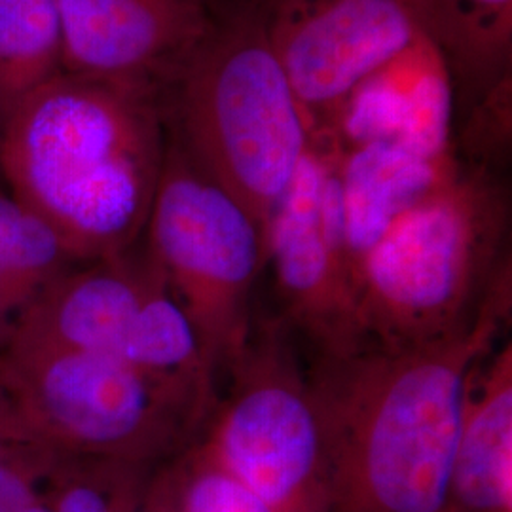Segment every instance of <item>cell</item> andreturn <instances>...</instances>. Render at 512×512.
Instances as JSON below:
<instances>
[{
    "instance_id": "6da1fadb",
    "label": "cell",
    "mask_w": 512,
    "mask_h": 512,
    "mask_svg": "<svg viewBox=\"0 0 512 512\" xmlns=\"http://www.w3.org/2000/svg\"><path fill=\"white\" fill-rule=\"evenodd\" d=\"M511 313V270L475 319L420 348L319 357L329 440L327 512H446L465 387Z\"/></svg>"
},
{
    "instance_id": "7a4b0ae2",
    "label": "cell",
    "mask_w": 512,
    "mask_h": 512,
    "mask_svg": "<svg viewBox=\"0 0 512 512\" xmlns=\"http://www.w3.org/2000/svg\"><path fill=\"white\" fill-rule=\"evenodd\" d=\"M165 131L162 95L59 73L0 124V164L65 249L109 256L147 226Z\"/></svg>"
},
{
    "instance_id": "3957f363",
    "label": "cell",
    "mask_w": 512,
    "mask_h": 512,
    "mask_svg": "<svg viewBox=\"0 0 512 512\" xmlns=\"http://www.w3.org/2000/svg\"><path fill=\"white\" fill-rule=\"evenodd\" d=\"M507 198L486 171H459L363 256L353 277L359 348H420L463 329L511 270Z\"/></svg>"
},
{
    "instance_id": "277c9868",
    "label": "cell",
    "mask_w": 512,
    "mask_h": 512,
    "mask_svg": "<svg viewBox=\"0 0 512 512\" xmlns=\"http://www.w3.org/2000/svg\"><path fill=\"white\" fill-rule=\"evenodd\" d=\"M190 156L266 228L313 143L258 2L232 6L162 95Z\"/></svg>"
},
{
    "instance_id": "5b68a950",
    "label": "cell",
    "mask_w": 512,
    "mask_h": 512,
    "mask_svg": "<svg viewBox=\"0 0 512 512\" xmlns=\"http://www.w3.org/2000/svg\"><path fill=\"white\" fill-rule=\"evenodd\" d=\"M203 425L205 454L277 512H327L329 440L289 329L255 321Z\"/></svg>"
},
{
    "instance_id": "8992f818",
    "label": "cell",
    "mask_w": 512,
    "mask_h": 512,
    "mask_svg": "<svg viewBox=\"0 0 512 512\" xmlns=\"http://www.w3.org/2000/svg\"><path fill=\"white\" fill-rule=\"evenodd\" d=\"M171 135L148 213L150 247L219 378L241 355L255 325L253 294L264 270V234Z\"/></svg>"
},
{
    "instance_id": "52a82bcc",
    "label": "cell",
    "mask_w": 512,
    "mask_h": 512,
    "mask_svg": "<svg viewBox=\"0 0 512 512\" xmlns=\"http://www.w3.org/2000/svg\"><path fill=\"white\" fill-rule=\"evenodd\" d=\"M274 272L289 332L302 334L319 357L359 348L353 315L340 152L313 141L264 228V266Z\"/></svg>"
},
{
    "instance_id": "ba28073f",
    "label": "cell",
    "mask_w": 512,
    "mask_h": 512,
    "mask_svg": "<svg viewBox=\"0 0 512 512\" xmlns=\"http://www.w3.org/2000/svg\"><path fill=\"white\" fill-rule=\"evenodd\" d=\"M258 12L313 139L359 84L427 37V0H258Z\"/></svg>"
},
{
    "instance_id": "9c48e42d",
    "label": "cell",
    "mask_w": 512,
    "mask_h": 512,
    "mask_svg": "<svg viewBox=\"0 0 512 512\" xmlns=\"http://www.w3.org/2000/svg\"><path fill=\"white\" fill-rule=\"evenodd\" d=\"M42 406L69 439L95 450L167 444L203 429L217 397L112 355L63 348L42 370Z\"/></svg>"
},
{
    "instance_id": "30bf717a",
    "label": "cell",
    "mask_w": 512,
    "mask_h": 512,
    "mask_svg": "<svg viewBox=\"0 0 512 512\" xmlns=\"http://www.w3.org/2000/svg\"><path fill=\"white\" fill-rule=\"evenodd\" d=\"M230 8L217 0H59L63 73L164 95Z\"/></svg>"
},
{
    "instance_id": "8fae6325",
    "label": "cell",
    "mask_w": 512,
    "mask_h": 512,
    "mask_svg": "<svg viewBox=\"0 0 512 512\" xmlns=\"http://www.w3.org/2000/svg\"><path fill=\"white\" fill-rule=\"evenodd\" d=\"M450 131V65L431 38L421 37L359 84L315 141L338 152L368 143H401L431 158H448L454 156Z\"/></svg>"
},
{
    "instance_id": "7c38bea8",
    "label": "cell",
    "mask_w": 512,
    "mask_h": 512,
    "mask_svg": "<svg viewBox=\"0 0 512 512\" xmlns=\"http://www.w3.org/2000/svg\"><path fill=\"white\" fill-rule=\"evenodd\" d=\"M494 351L467 380L446 511L511 512V342Z\"/></svg>"
},
{
    "instance_id": "4fadbf2b",
    "label": "cell",
    "mask_w": 512,
    "mask_h": 512,
    "mask_svg": "<svg viewBox=\"0 0 512 512\" xmlns=\"http://www.w3.org/2000/svg\"><path fill=\"white\" fill-rule=\"evenodd\" d=\"M459 171L454 156L431 158L401 143H368L340 152L351 287L359 262L385 232Z\"/></svg>"
},
{
    "instance_id": "5bb4252c",
    "label": "cell",
    "mask_w": 512,
    "mask_h": 512,
    "mask_svg": "<svg viewBox=\"0 0 512 512\" xmlns=\"http://www.w3.org/2000/svg\"><path fill=\"white\" fill-rule=\"evenodd\" d=\"M162 283L160 272L141 277L124 268H105L78 279L63 296L55 317L63 348L120 359L148 296Z\"/></svg>"
},
{
    "instance_id": "9a60e30c",
    "label": "cell",
    "mask_w": 512,
    "mask_h": 512,
    "mask_svg": "<svg viewBox=\"0 0 512 512\" xmlns=\"http://www.w3.org/2000/svg\"><path fill=\"white\" fill-rule=\"evenodd\" d=\"M63 73L59 0H0V124Z\"/></svg>"
},
{
    "instance_id": "2e32d148",
    "label": "cell",
    "mask_w": 512,
    "mask_h": 512,
    "mask_svg": "<svg viewBox=\"0 0 512 512\" xmlns=\"http://www.w3.org/2000/svg\"><path fill=\"white\" fill-rule=\"evenodd\" d=\"M427 37L448 65L488 78L511 59L512 0H427Z\"/></svg>"
},
{
    "instance_id": "e0dca14e",
    "label": "cell",
    "mask_w": 512,
    "mask_h": 512,
    "mask_svg": "<svg viewBox=\"0 0 512 512\" xmlns=\"http://www.w3.org/2000/svg\"><path fill=\"white\" fill-rule=\"evenodd\" d=\"M63 251V241L46 220L18 198L0 196V275L40 272Z\"/></svg>"
},
{
    "instance_id": "ac0fdd59",
    "label": "cell",
    "mask_w": 512,
    "mask_h": 512,
    "mask_svg": "<svg viewBox=\"0 0 512 512\" xmlns=\"http://www.w3.org/2000/svg\"><path fill=\"white\" fill-rule=\"evenodd\" d=\"M181 512H277L255 492L205 454L198 444L190 454L181 490Z\"/></svg>"
},
{
    "instance_id": "d6986e66",
    "label": "cell",
    "mask_w": 512,
    "mask_h": 512,
    "mask_svg": "<svg viewBox=\"0 0 512 512\" xmlns=\"http://www.w3.org/2000/svg\"><path fill=\"white\" fill-rule=\"evenodd\" d=\"M33 505V495L16 473L0 467V512H23Z\"/></svg>"
},
{
    "instance_id": "ffe728a7",
    "label": "cell",
    "mask_w": 512,
    "mask_h": 512,
    "mask_svg": "<svg viewBox=\"0 0 512 512\" xmlns=\"http://www.w3.org/2000/svg\"><path fill=\"white\" fill-rule=\"evenodd\" d=\"M57 512H112L109 499L92 486H76L59 503Z\"/></svg>"
},
{
    "instance_id": "44dd1931",
    "label": "cell",
    "mask_w": 512,
    "mask_h": 512,
    "mask_svg": "<svg viewBox=\"0 0 512 512\" xmlns=\"http://www.w3.org/2000/svg\"><path fill=\"white\" fill-rule=\"evenodd\" d=\"M224 6H238V4H245V2H256V0H217Z\"/></svg>"
},
{
    "instance_id": "7402d4cb",
    "label": "cell",
    "mask_w": 512,
    "mask_h": 512,
    "mask_svg": "<svg viewBox=\"0 0 512 512\" xmlns=\"http://www.w3.org/2000/svg\"><path fill=\"white\" fill-rule=\"evenodd\" d=\"M23 512H52V511H46V509H42V507H38V505H35V503H33V505H29V507H27V509H25V511Z\"/></svg>"
}]
</instances>
